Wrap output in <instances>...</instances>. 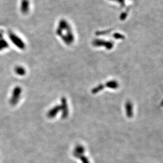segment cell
<instances>
[{
  "label": "cell",
  "mask_w": 163,
  "mask_h": 163,
  "mask_svg": "<svg viewBox=\"0 0 163 163\" xmlns=\"http://www.w3.org/2000/svg\"><path fill=\"white\" fill-rule=\"evenodd\" d=\"M160 105L163 107V100L161 102V103H160Z\"/></svg>",
  "instance_id": "cell-6"
},
{
  "label": "cell",
  "mask_w": 163,
  "mask_h": 163,
  "mask_svg": "<svg viewBox=\"0 0 163 163\" xmlns=\"http://www.w3.org/2000/svg\"><path fill=\"white\" fill-rule=\"evenodd\" d=\"M8 46V45L6 41L2 39H0V51L6 49Z\"/></svg>",
  "instance_id": "cell-3"
},
{
  "label": "cell",
  "mask_w": 163,
  "mask_h": 163,
  "mask_svg": "<svg viewBox=\"0 0 163 163\" xmlns=\"http://www.w3.org/2000/svg\"><path fill=\"white\" fill-rule=\"evenodd\" d=\"M21 92V89L19 87H16L13 90L12 96L10 100V103L12 105H15L18 102Z\"/></svg>",
  "instance_id": "cell-1"
},
{
  "label": "cell",
  "mask_w": 163,
  "mask_h": 163,
  "mask_svg": "<svg viewBox=\"0 0 163 163\" xmlns=\"http://www.w3.org/2000/svg\"><path fill=\"white\" fill-rule=\"evenodd\" d=\"M16 73L19 75H23L25 73V70L24 68L21 67H17L15 69Z\"/></svg>",
  "instance_id": "cell-5"
},
{
  "label": "cell",
  "mask_w": 163,
  "mask_h": 163,
  "mask_svg": "<svg viewBox=\"0 0 163 163\" xmlns=\"http://www.w3.org/2000/svg\"><path fill=\"white\" fill-rule=\"evenodd\" d=\"M59 109V107H57L54 108L53 109H52L51 111L49 112V114H48L49 117H50V118H52V117H54V116L57 113Z\"/></svg>",
  "instance_id": "cell-4"
},
{
  "label": "cell",
  "mask_w": 163,
  "mask_h": 163,
  "mask_svg": "<svg viewBox=\"0 0 163 163\" xmlns=\"http://www.w3.org/2000/svg\"><path fill=\"white\" fill-rule=\"evenodd\" d=\"M125 110L127 117L128 118H131L133 115V105L131 102L130 101L127 102L125 105Z\"/></svg>",
  "instance_id": "cell-2"
}]
</instances>
